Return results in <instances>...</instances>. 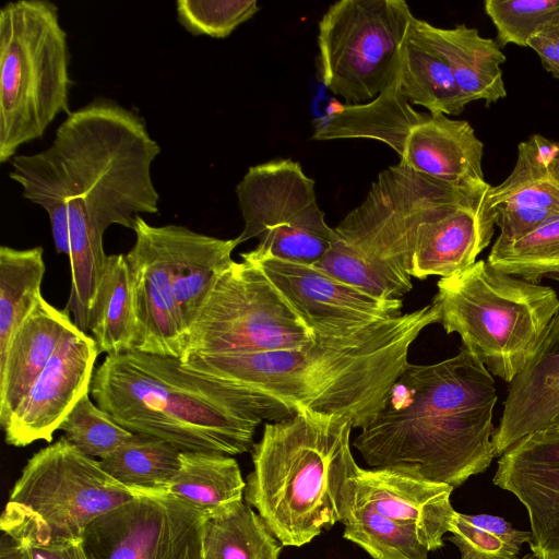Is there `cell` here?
Here are the masks:
<instances>
[{
    "instance_id": "obj_1",
    "label": "cell",
    "mask_w": 559,
    "mask_h": 559,
    "mask_svg": "<svg viewBox=\"0 0 559 559\" xmlns=\"http://www.w3.org/2000/svg\"><path fill=\"white\" fill-rule=\"evenodd\" d=\"M159 152L143 118L102 99L68 114L46 150L10 160L9 177L47 212L56 251L69 257L64 309L85 333L108 258L106 229L133 230L138 216L158 213L151 168Z\"/></svg>"
},
{
    "instance_id": "obj_2",
    "label": "cell",
    "mask_w": 559,
    "mask_h": 559,
    "mask_svg": "<svg viewBox=\"0 0 559 559\" xmlns=\"http://www.w3.org/2000/svg\"><path fill=\"white\" fill-rule=\"evenodd\" d=\"M432 302L358 332L314 337L298 347L246 355L189 354L185 367L234 386L246 409L277 421L302 411L364 428L408 362L413 342L439 323Z\"/></svg>"
},
{
    "instance_id": "obj_3",
    "label": "cell",
    "mask_w": 559,
    "mask_h": 559,
    "mask_svg": "<svg viewBox=\"0 0 559 559\" xmlns=\"http://www.w3.org/2000/svg\"><path fill=\"white\" fill-rule=\"evenodd\" d=\"M492 374L466 348L430 365L407 362L354 440L371 468L407 471L456 488L496 456Z\"/></svg>"
},
{
    "instance_id": "obj_4",
    "label": "cell",
    "mask_w": 559,
    "mask_h": 559,
    "mask_svg": "<svg viewBox=\"0 0 559 559\" xmlns=\"http://www.w3.org/2000/svg\"><path fill=\"white\" fill-rule=\"evenodd\" d=\"M90 393L129 431L163 439L180 452L246 453L262 423L234 386L188 369L179 358L139 350L107 355Z\"/></svg>"
},
{
    "instance_id": "obj_5",
    "label": "cell",
    "mask_w": 559,
    "mask_h": 559,
    "mask_svg": "<svg viewBox=\"0 0 559 559\" xmlns=\"http://www.w3.org/2000/svg\"><path fill=\"white\" fill-rule=\"evenodd\" d=\"M352 429L346 418L310 411L264 425L243 498L283 546L306 545L347 514L359 468Z\"/></svg>"
},
{
    "instance_id": "obj_6",
    "label": "cell",
    "mask_w": 559,
    "mask_h": 559,
    "mask_svg": "<svg viewBox=\"0 0 559 559\" xmlns=\"http://www.w3.org/2000/svg\"><path fill=\"white\" fill-rule=\"evenodd\" d=\"M455 187L402 164L381 171L365 200L334 228L335 240L314 266L372 295L397 299L413 288V240L419 225L490 189Z\"/></svg>"
},
{
    "instance_id": "obj_7",
    "label": "cell",
    "mask_w": 559,
    "mask_h": 559,
    "mask_svg": "<svg viewBox=\"0 0 559 559\" xmlns=\"http://www.w3.org/2000/svg\"><path fill=\"white\" fill-rule=\"evenodd\" d=\"M432 298L444 331L492 376L510 383L537 350L559 311L550 286L506 274L484 260L437 283Z\"/></svg>"
},
{
    "instance_id": "obj_8",
    "label": "cell",
    "mask_w": 559,
    "mask_h": 559,
    "mask_svg": "<svg viewBox=\"0 0 559 559\" xmlns=\"http://www.w3.org/2000/svg\"><path fill=\"white\" fill-rule=\"evenodd\" d=\"M70 51L58 7L17 0L0 10V163L69 112Z\"/></svg>"
},
{
    "instance_id": "obj_9",
    "label": "cell",
    "mask_w": 559,
    "mask_h": 559,
    "mask_svg": "<svg viewBox=\"0 0 559 559\" xmlns=\"http://www.w3.org/2000/svg\"><path fill=\"white\" fill-rule=\"evenodd\" d=\"M135 496L99 461L61 436L27 461L11 490L0 527L8 535L82 539L94 520Z\"/></svg>"
},
{
    "instance_id": "obj_10",
    "label": "cell",
    "mask_w": 559,
    "mask_h": 559,
    "mask_svg": "<svg viewBox=\"0 0 559 559\" xmlns=\"http://www.w3.org/2000/svg\"><path fill=\"white\" fill-rule=\"evenodd\" d=\"M412 14L403 0H341L319 22L322 84L348 105L373 99L399 78Z\"/></svg>"
},
{
    "instance_id": "obj_11",
    "label": "cell",
    "mask_w": 559,
    "mask_h": 559,
    "mask_svg": "<svg viewBox=\"0 0 559 559\" xmlns=\"http://www.w3.org/2000/svg\"><path fill=\"white\" fill-rule=\"evenodd\" d=\"M236 194L245 223L239 245L259 240L247 255L316 265L331 249L334 228L326 224L314 182L299 163L284 158L251 166Z\"/></svg>"
},
{
    "instance_id": "obj_12",
    "label": "cell",
    "mask_w": 559,
    "mask_h": 559,
    "mask_svg": "<svg viewBox=\"0 0 559 559\" xmlns=\"http://www.w3.org/2000/svg\"><path fill=\"white\" fill-rule=\"evenodd\" d=\"M314 337L262 271L242 260L222 274L187 334L189 354L246 355Z\"/></svg>"
},
{
    "instance_id": "obj_13",
    "label": "cell",
    "mask_w": 559,
    "mask_h": 559,
    "mask_svg": "<svg viewBox=\"0 0 559 559\" xmlns=\"http://www.w3.org/2000/svg\"><path fill=\"white\" fill-rule=\"evenodd\" d=\"M205 515L178 498L139 491L94 520L82 544L87 559H203Z\"/></svg>"
},
{
    "instance_id": "obj_14",
    "label": "cell",
    "mask_w": 559,
    "mask_h": 559,
    "mask_svg": "<svg viewBox=\"0 0 559 559\" xmlns=\"http://www.w3.org/2000/svg\"><path fill=\"white\" fill-rule=\"evenodd\" d=\"M240 257L262 271L313 337L348 335L402 314V298L372 295L314 265Z\"/></svg>"
},
{
    "instance_id": "obj_15",
    "label": "cell",
    "mask_w": 559,
    "mask_h": 559,
    "mask_svg": "<svg viewBox=\"0 0 559 559\" xmlns=\"http://www.w3.org/2000/svg\"><path fill=\"white\" fill-rule=\"evenodd\" d=\"M94 338L72 322L28 393L2 426L4 440L26 447L53 433L80 399L90 392L99 355Z\"/></svg>"
},
{
    "instance_id": "obj_16",
    "label": "cell",
    "mask_w": 559,
    "mask_h": 559,
    "mask_svg": "<svg viewBox=\"0 0 559 559\" xmlns=\"http://www.w3.org/2000/svg\"><path fill=\"white\" fill-rule=\"evenodd\" d=\"M492 480L525 507L531 552L559 559V423L512 444L500 455Z\"/></svg>"
},
{
    "instance_id": "obj_17",
    "label": "cell",
    "mask_w": 559,
    "mask_h": 559,
    "mask_svg": "<svg viewBox=\"0 0 559 559\" xmlns=\"http://www.w3.org/2000/svg\"><path fill=\"white\" fill-rule=\"evenodd\" d=\"M135 242L126 254L138 317L134 350L182 359L187 336L175 300L159 226L138 216Z\"/></svg>"
},
{
    "instance_id": "obj_18",
    "label": "cell",
    "mask_w": 559,
    "mask_h": 559,
    "mask_svg": "<svg viewBox=\"0 0 559 559\" xmlns=\"http://www.w3.org/2000/svg\"><path fill=\"white\" fill-rule=\"evenodd\" d=\"M453 489L403 469L359 467L352 480V501L408 527L435 551L443 546L455 512L450 500Z\"/></svg>"
},
{
    "instance_id": "obj_19",
    "label": "cell",
    "mask_w": 559,
    "mask_h": 559,
    "mask_svg": "<svg viewBox=\"0 0 559 559\" xmlns=\"http://www.w3.org/2000/svg\"><path fill=\"white\" fill-rule=\"evenodd\" d=\"M488 191L419 225L412 247V277H448L476 262L495 234L493 213L487 202Z\"/></svg>"
},
{
    "instance_id": "obj_20",
    "label": "cell",
    "mask_w": 559,
    "mask_h": 559,
    "mask_svg": "<svg viewBox=\"0 0 559 559\" xmlns=\"http://www.w3.org/2000/svg\"><path fill=\"white\" fill-rule=\"evenodd\" d=\"M559 423V311L537 350L509 383L498 427L496 456L524 436Z\"/></svg>"
},
{
    "instance_id": "obj_21",
    "label": "cell",
    "mask_w": 559,
    "mask_h": 559,
    "mask_svg": "<svg viewBox=\"0 0 559 559\" xmlns=\"http://www.w3.org/2000/svg\"><path fill=\"white\" fill-rule=\"evenodd\" d=\"M484 144L466 120L430 114L413 128L400 164L455 187L488 186L483 171Z\"/></svg>"
},
{
    "instance_id": "obj_22",
    "label": "cell",
    "mask_w": 559,
    "mask_h": 559,
    "mask_svg": "<svg viewBox=\"0 0 559 559\" xmlns=\"http://www.w3.org/2000/svg\"><path fill=\"white\" fill-rule=\"evenodd\" d=\"M186 336L222 274L234 263L237 238L221 239L182 225L159 226Z\"/></svg>"
},
{
    "instance_id": "obj_23",
    "label": "cell",
    "mask_w": 559,
    "mask_h": 559,
    "mask_svg": "<svg viewBox=\"0 0 559 559\" xmlns=\"http://www.w3.org/2000/svg\"><path fill=\"white\" fill-rule=\"evenodd\" d=\"M72 322L66 309H57L41 295L15 329L0 357L1 427L28 393Z\"/></svg>"
},
{
    "instance_id": "obj_24",
    "label": "cell",
    "mask_w": 559,
    "mask_h": 559,
    "mask_svg": "<svg viewBox=\"0 0 559 559\" xmlns=\"http://www.w3.org/2000/svg\"><path fill=\"white\" fill-rule=\"evenodd\" d=\"M412 31L448 63L466 98L489 106L507 96L501 64L507 58L497 40L464 24L441 28L413 17Z\"/></svg>"
},
{
    "instance_id": "obj_25",
    "label": "cell",
    "mask_w": 559,
    "mask_h": 559,
    "mask_svg": "<svg viewBox=\"0 0 559 559\" xmlns=\"http://www.w3.org/2000/svg\"><path fill=\"white\" fill-rule=\"evenodd\" d=\"M400 74V73H399ZM427 117L416 111L401 94L399 78L367 104L342 105L316 123L312 139H369L383 142L402 155L415 126Z\"/></svg>"
},
{
    "instance_id": "obj_26",
    "label": "cell",
    "mask_w": 559,
    "mask_h": 559,
    "mask_svg": "<svg viewBox=\"0 0 559 559\" xmlns=\"http://www.w3.org/2000/svg\"><path fill=\"white\" fill-rule=\"evenodd\" d=\"M87 332L99 353L134 350L138 317L133 282L126 254H110L91 307Z\"/></svg>"
},
{
    "instance_id": "obj_27",
    "label": "cell",
    "mask_w": 559,
    "mask_h": 559,
    "mask_svg": "<svg viewBox=\"0 0 559 559\" xmlns=\"http://www.w3.org/2000/svg\"><path fill=\"white\" fill-rule=\"evenodd\" d=\"M487 202L514 204L559 214V142L533 134L518 145L515 165Z\"/></svg>"
},
{
    "instance_id": "obj_28",
    "label": "cell",
    "mask_w": 559,
    "mask_h": 559,
    "mask_svg": "<svg viewBox=\"0 0 559 559\" xmlns=\"http://www.w3.org/2000/svg\"><path fill=\"white\" fill-rule=\"evenodd\" d=\"M246 481L237 461L213 452H180L179 467L164 490L205 513L243 500Z\"/></svg>"
},
{
    "instance_id": "obj_29",
    "label": "cell",
    "mask_w": 559,
    "mask_h": 559,
    "mask_svg": "<svg viewBox=\"0 0 559 559\" xmlns=\"http://www.w3.org/2000/svg\"><path fill=\"white\" fill-rule=\"evenodd\" d=\"M399 88L408 102L430 114L460 115L469 103L447 61L411 26L402 53Z\"/></svg>"
},
{
    "instance_id": "obj_30",
    "label": "cell",
    "mask_w": 559,
    "mask_h": 559,
    "mask_svg": "<svg viewBox=\"0 0 559 559\" xmlns=\"http://www.w3.org/2000/svg\"><path fill=\"white\" fill-rule=\"evenodd\" d=\"M203 559H278L283 545L243 500L205 513Z\"/></svg>"
},
{
    "instance_id": "obj_31",
    "label": "cell",
    "mask_w": 559,
    "mask_h": 559,
    "mask_svg": "<svg viewBox=\"0 0 559 559\" xmlns=\"http://www.w3.org/2000/svg\"><path fill=\"white\" fill-rule=\"evenodd\" d=\"M180 451L167 441L132 433L121 445L98 460L116 480L133 490L163 493L179 467Z\"/></svg>"
},
{
    "instance_id": "obj_32",
    "label": "cell",
    "mask_w": 559,
    "mask_h": 559,
    "mask_svg": "<svg viewBox=\"0 0 559 559\" xmlns=\"http://www.w3.org/2000/svg\"><path fill=\"white\" fill-rule=\"evenodd\" d=\"M45 271L41 247H0V357L41 296Z\"/></svg>"
},
{
    "instance_id": "obj_33",
    "label": "cell",
    "mask_w": 559,
    "mask_h": 559,
    "mask_svg": "<svg viewBox=\"0 0 559 559\" xmlns=\"http://www.w3.org/2000/svg\"><path fill=\"white\" fill-rule=\"evenodd\" d=\"M492 267L531 283L559 281V217L515 240L496 239L487 259Z\"/></svg>"
},
{
    "instance_id": "obj_34",
    "label": "cell",
    "mask_w": 559,
    "mask_h": 559,
    "mask_svg": "<svg viewBox=\"0 0 559 559\" xmlns=\"http://www.w3.org/2000/svg\"><path fill=\"white\" fill-rule=\"evenodd\" d=\"M343 536L373 559H428V548L408 527L352 501L342 521Z\"/></svg>"
},
{
    "instance_id": "obj_35",
    "label": "cell",
    "mask_w": 559,
    "mask_h": 559,
    "mask_svg": "<svg viewBox=\"0 0 559 559\" xmlns=\"http://www.w3.org/2000/svg\"><path fill=\"white\" fill-rule=\"evenodd\" d=\"M449 532L461 559H519L522 545L532 538L530 531L516 530L500 516L457 511Z\"/></svg>"
},
{
    "instance_id": "obj_36",
    "label": "cell",
    "mask_w": 559,
    "mask_h": 559,
    "mask_svg": "<svg viewBox=\"0 0 559 559\" xmlns=\"http://www.w3.org/2000/svg\"><path fill=\"white\" fill-rule=\"evenodd\" d=\"M59 430L81 452L99 460L115 451L133 433L94 404L90 392L74 405Z\"/></svg>"
},
{
    "instance_id": "obj_37",
    "label": "cell",
    "mask_w": 559,
    "mask_h": 559,
    "mask_svg": "<svg viewBox=\"0 0 559 559\" xmlns=\"http://www.w3.org/2000/svg\"><path fill=\"white\" fill-rule=\"evenodd\" d=\"M484 8L496 27L500 47H527L532 36L559 22V0H486Z\"/></svg>"
},
{
    "instance_id": "obj_38",
    "label": "cell",
    "mask_w": 559,
    "mask_h": 559,
    "mask_svg": "<svg viewBox=\"0 0 559 559\" xmlns=\"http://www.w3.org/2000/svg\"><path fill=\"white\" fill-rule=\"evenodd\" d=\"M176 9L179 23L192 35L225 38L259 5L255 0H178Z\"/></svg>"
},
{
    "instance_id": "obj_39",
    "label": "cell",
    "mask_w": 559,
    "mask_h": 559,
    "mask_svg": "<svg viewBox=\"0 0 559 559\" xmlns=\"http://www.w3.org/2000/svg\"><path fill=\"white\" fill-rule=\"evenodd\" d=\"M495 224L500 228L498 239L515 240L556 219L559 214L514 204H497L491 207Z\"/></svg>"
},
{
    "instance_id": "obj_40",
    "label": "cell",
    "mask_w": 559,
    "mask_h": 559,
    "mask_svg": "<svg viewBox=\"0 0 559 559\" xmlns=\"http://www.w3.org/2000/svg\"><path fill=\"white\" fill-rule=\"evenodd\" d=\"M10 536L24 546L27 559H87L82 539H49L33 534Z\"/></svg>"
},
{
    "instance_id": "obj_41",
    "label": "cell",
    "mask_w": 559,
    "mask_h": 559,
    "mask_svg": "<svg viewBox=\"0 0 559 559\" xmlns=\"http://www.w3.org/2000/svg\"><path fill=\"white\" fill-rule=\"evenodd\" d=\"M539 57L543 67L555 79H559V22L546 26L527 41Z\"/></svg>"
},
{
    "instance_id": "obj_42",
    "label": "cell",
    "mask_w": 559,
    "mask_h": 559,
    "mask_svg": "<svg viewBox=\"0 0 559 559\" xmlns=\"http://www.w3.org/2000/svg\"><path fill=\"white\" fill-rule=\"evenodd\" d=\"M0 559H27V554L19 540L3 533L0 543Z\"/></svg>"
},
{
    "instance_id": "obj_43",
    "label": "cell",
    "mask_w": 559,
    "mask_h": 559,
    "mask_svg": "<svg viewBox=\"0 0 559 559\" xmlns=\"http://www.w3.org/2000/svg\"><path fill=\"white\" fill-rule=\"evenodd\" d=\"M519 559H538V558L535 557L532 552H530V554H526V555H524L523 557H521Z\"/></svg>"
}]
</instances>
